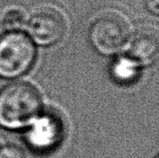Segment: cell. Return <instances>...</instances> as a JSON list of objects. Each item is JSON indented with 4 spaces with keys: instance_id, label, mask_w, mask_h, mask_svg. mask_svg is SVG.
Wrapping results in <instances>:
<instances>
[{
    "instance_id": "2",
    "label": "cell",
    "mask_w": 159,
    "mask_h": 158,
    "mask_svg": "<svg viewBox=\"0 0 159 158\" xmlns=\"http://www.w3.org/2000/svg\"><path fill=\"white\" fill-rule=\"evenodd\" d=\"M35 56V47L26 34L8 31L0 37V77L13 79L25 74Z\"/></svg>"
},
{
    "instance_id": "4",
    "label": "cell",
    "mask_w": 159,
    "mask_h": 158,
    "mask_svg": "<svg viewBox=\"0 0 159 158\" xmlns=\"http://www.w3.org/2000/svg\"><path fill=\"white\" fill-rule=\"evenodd\" d=\"M65 126L54 113L40 115L26 132V142L32 150L44 153L53 150L64 138Z\"/></svg>"
},
{
    "instance_id": "7",
    "label": "cell",
    "mask_w": 159,
    "mask_h": 158,
    "mask_svg": "<svg viewBox=\"0 0 159 158\" xmlns=\"http://www.w3.org/2000/svg\"><path fill=\"white\" fill-rule=\"evenodd\" d=\"M112 76L121 84H130L139 76V64L130 56L119 57L112 65Z\"/></svg>"
},
{
    "instance_id": "9",
    "label": "cell",
    "mask_w": 159,
    "mask_h": 158,
    "mask_svg": "<svg viewBox=\"0 0 159 158\" xmlns=\"http://www.w3.org/2000/svg\"><path fill=\"white\" fill-rule=\"evenodd\" d=\"M0 158H25V156L18 146L6 145L0 148Z\"/></svg>"
},
{
    "instance_id": "8",
    "label": "cell",
    "mask_w": 159,
    "mask_h": 158,
    "mask_svg": "<svg viewBox=\"0 0 159 158\" xmlns=\"http://www.w3.org/2000/svg\"><path fill=\"white\" fill-rule=\"evenodd\" d=\"M23 24V14L18 10H11L4 17V26L9 31H18Z\"/></svg>"
},
{
    "instance_id": "5",
    "label": "cell",
    "mask_w": 159,
    "mask_h": 158,
    "mask_svg": "<svg viewBox=\"0 0 159 158\" xmlns=\"http://www.w3.org/2000/svg\"><path fill=\"white\" fill-rule=\"evenodd\" d=\"M31 38L40 45L58 43L66 33L65 18L53 8H43L33 13L27 23Z\"/></svg>"
},
{
    "instance_id": "1",
    "label": "cell",
    "mask_w": 159,
    "mask_h": 158,
    "mask_svg": "<svg viewBox=\"0 0 159 158\" xmlns=\"http://www.w3.org/2000/svg\"><path fill=\"white\" fill-rule=\"evenodd\" d=\"M43 111V98L33 85L16 82L0 91V126L19 129L31 125Z\"/></svg>"
},
{
    "instance_id": "3",
    "label": "cell",
    "mask_w": 159,
    "mask_h": 158,
    "mask_svg": "<svg viewBox=\"0 0 159 158\" xmlns=\"http://www.w3.org/2000/svg\"><path fill=\"white\" fill-rule=\"evenodd\" d=\"M90 38L99 52L113 55L128 43V24L121 16L115 14L101 16L92 25Z\"/></svg>"
},
{
    "instance_id": "10",
    "label": "cell",
    "mask_w": 159,
    "mask_h": 158,
    "mask_svg": "<svg viewBox=\"0 0 159 158\" xmlns=\"http://www.w3.org/2000/svg\"><path fill=\"white\" fill-rule=\"evenodd\" d=\"M146 6L154 14L158 13V0H146Z\"/></svg>"
},
{
    "instance_id": "6",
    "label": "cell",
    "mask_w": 159,
    "mask_h": 158,
    "mask_svg": "<svg viewBox=\"0 0 159 158\" xmlns=\"http://www.w3.org/2000/svg\"><path fill=\"white\" fill-rule=\"evenodd\" d=\"M129 56L139 65L152 63L158 52V36L152 29H140L128 39Z\"/></svg>"
}]
</instances>
